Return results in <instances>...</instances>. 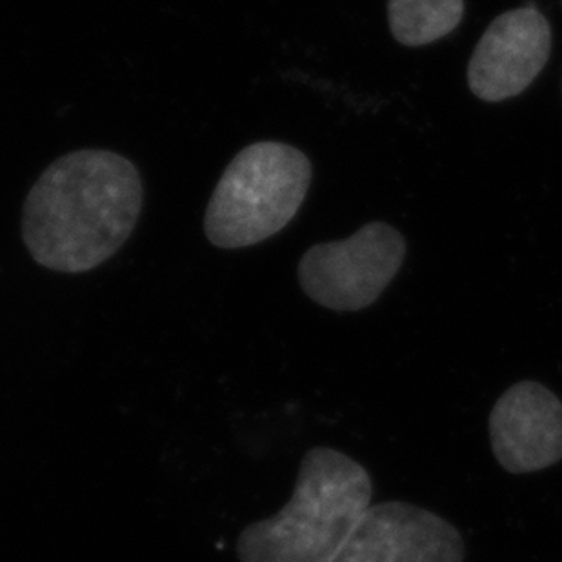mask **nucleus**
Masks as SVG:
<instances>
[{"label":"nucleus","mask_w":562,"mask_h":562,"mask_svg":"<svg viewBox=\"0 0 562 562\" xmlns=\"http://www.w3.org/2000/svg\"><path fill=\"white\" fill-rule=\"evenodd\" d=\"M367 468L342 451L317 446L303 457L286 506L246 526L240 562H335L372 506Z\"/></svg>","instance_id":"f03ea898"},{"label":"nucleus","mask_w":562,"mask_h":562,"mask_svg":"<svg viewBox=\"0 0 562 562\" xmlns=\"http://www.w3.org/2000/svg\"><path fill=\"white\" fill-rule=\"evenodd\" d=\"M464 16V0H387L393 37L408 48L436 43L456 32Z\"/></svg>","instance_id":"6e6552de"},{"label":"nucleus","mask_w":562,"mask_h":562,"mask_svg":"<svg viewBox=\"0 0 562 562\" xmlns=\"http://www.w3.org/2000/svg\"><path fill=\"white\" fill-rule=\"evenodd\" d=\"M456 526L401 501L372 504L335 562H464Z\"/></svg>","instance_id":"423d86ee"},{"label":"nucleus","mask_w":562,"mask_h":562,"mask_svg":"<svg viewBox=\"0 0 562 562\" xmlns=\"http://www.w3.org/2000/svg\"><path fill=\"white\" fill-rule=\"evenodd\" d=\"M552 54V26L536 8H517L497 16L484 32L468 64V85L484 102L520 95L539 77Z\"/></svg>","instance_id":"39448f33"},{"label":"nucleus","mask_w":562,"mask_h":562,"mask_svg":"<svg viewBox=\"0 0 562 562\" xmlns=\"http://www.w3.org/2000/svg\"><path fill=\"white\" fill-rule=\"evenodd\" d=\"M404 257L403 235L390 224L370 223L350 239L310 248L299 265V282L323 308L359 312L381 297Z\"/></svg>","instance_id":"20e7f679"},{"label":"nucleus","mask_w":562,"mask_h":562,"mask_svg":"<svg viewBox=\"0 0 562 562\" xmlns=\"http://www.w3.org/2000/svg\"><path fill=\"white\" fill-rule=\"evenodd\" d=\"M140 207L143 182L130 160L80 149L55 160L27 193L22 237L44 268L90 271L121 250Z\"/></svg>","instance_id":"f257e3e1"},{"label":"nucleus","mask_w":562,"mask_h":562,"mask_svg":"<svg viewBox=\"0 0 562 562\" xmlns=\"http://www.w3.org/2000/svg\"><path fill=\"white\" fill-rule=\"evenodd\" d=\"M490 442L514 475L541 472L562 461V401L541 382L520 381L490 414Z\"/></svg>","instance_id":"0eeeda50"},{"label":"nucleus","mask_w":562,"mask_h":562,"mask_svg":"<svg viewBox=\"0 0 562 562\" xmlns=\"http://www.w3.org/2000/svg\"><path fill=\"white\" fill-rule=\"evenodd\" d=\"M312 165L301 149L255 143L224 170L204 217L212 245L226 250L254 246L279 234L303 206Z\"/></svg>","instance_id":"7ed1b4c3"}]
</instances>
